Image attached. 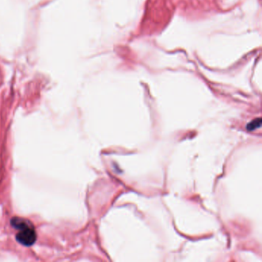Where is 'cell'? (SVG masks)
<instances>
[{
	"label": "cell",
	"instance_id": "1",
	"mask_svg": "<svg viewBox=\"0 0 262 262\" xmlns=\"http://www.w3.org/2000/svg\"><path fill=\"white\" fill-rule=\"evenodd\" d=\"M37 235L32 226L27 227L22 230L16 234V240L25 246H31L36 242Z\"/></svg>",
	"mask_w": 262,
	"mask_h": 262
},
{
	"label": "cell",
	"instance_id": "2",
	"mask_svg": "<svg viewBox=\"0 0 262 262\" xmlns=\"http://www.w3.org/2000/svg\"><path fill=\"white\" fill-rule=\"evenodd\" d=\"M11 225L13 227L18 230H22L23 228H27V227L32 226L31 224L27 220L24 218H13L11 220Z\"/></svg>",
	"mask_w": 262,
	"mask_h": 262
},
{
	"label": "cell",
	"instance_id": "3",
	"mask_svg": "<svg viewBox=\"0 0 262 262\" xmlns=\"http://www.w3.org/2000/svg\"><path fill=\"white\" fill-rule=\"evenodd\" d=\"M260 123H261V122H260V119H255V120L253 121L252 122H251L250 124H248V130H254V129H255L256 128H259V127L260 126Z\"/></svg>",
	"mask_w": 262,
	"mask_h": 262
}]
</instances>
